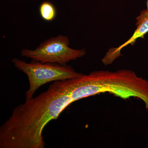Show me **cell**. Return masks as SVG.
<instances>
[{
  "label": "cell",
  "mask_w": 148,
  "mask_h": 148,
  "mask_svg": "<svg viewBox=\"0 0 148 148\" xmlns=\"http://www.w3.org/2000/svg\"><path fill=\"white\" fill-rule=\"evenodd\" d=\"M74 101L108 92L123 99L139 98L148 109V81L131 70L99 71L72 79Z\"/></svg>",
  "instance_id": "6da1fadb"
},
{
  "label": "cell",
  "mask_w": 148,
  "mask_h": 148,
  "mask_svg": "<svg viewBox=\"0 0 148 148\" xmlns=\"http://www.w3.org/2000/svg\"><path fill=\"white\" fill-rule=\"evenodd\" d=\"M11 62L18 71L28 77L29 87L25 92L26 100L33 98L37 90L48 83L75 78L82 74L67 65L42 63L34 60L28 63L16 58H13Z\"/></svg>",
  "instance_id": "7a4b0ae2"
},
{
  "label": "cell",
  "mask_w": 148,
  "mask_h": 148,
  "mask_svg": "<svg viewBox=\"0 0 148 148\" xmlns=\"http://www.w3.org/2000/svg\"><path fill=\"white\" fill-rule=\"evenodd\" d=\"M69 38L58 35L46 40L34 50L23 49L22 57L42 63H56L66 65L70 61L81 58L86 53L85 49H74L69 47Z\"/></svg>",
  "instance_id": "3957f363"
},
{
  "label": "cell",
  "mask_w": 148,
  "mask_h": 148,
  "mask_svg": "<svg viewBox=\"0 0 148 148\" xmlns=\"http://www.w3.org/2000/svg\"><path fill=\"white\" fill-rule=\"evenodd\" d=\"M136 30L133 35L122 44L116 47L111 48L102 59L105 65L111 64L116 59L121 56V52L124 48L129 45H134L136 40L143 38L148 33V9L141 11L140 15L136 18Z\"/></svg>",
  "instance_id": "277c9868"
},
{
  "label": "cell",
  "mask_w": 148,
  "mask_h": 148,
  "mask_svg": "<svg viewBox=\"0 0 148 148\" xmlns=\"http://www.w3.org/2000/svg\"><path fill=\"white\" fill-rule=\"evenodd\" d=\"M39 11L42 19L48 22L53 21L57 15V10L55 6L49 1H44L42 3Z\"/></svg>",
  "instance_id": "5b68a950"
},
{
  "label": "cell",
  "mask_w": 148,
  "mask_h": 148,
  "mask_svg": "<svg viewBox=\"0 0 148 148\" xmlns=\"http://www.w3.org/2000/svg\"><path fill=\"white\" fill-rule=\"evenodd\" d=\"M147 8L148 9V0H147Z\"/></svg>",
  "instance_id": "8992f818"
}]
</instances>
